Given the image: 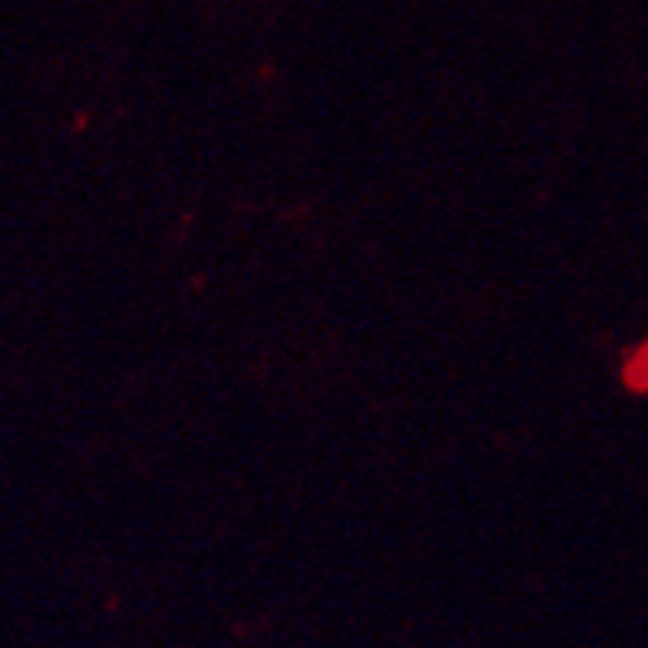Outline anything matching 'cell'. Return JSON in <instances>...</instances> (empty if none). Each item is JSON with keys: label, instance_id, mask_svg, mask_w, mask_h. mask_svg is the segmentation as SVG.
Returning a JSON list of instances; mask_svg holds the SVG:
<instances>
[{"label": "cell", "instance_id": "6da1fadb", "mask_svg": "<svg viewBox=\"0 0 648 648\" xmlns=\"http://www.w3.org/2000/svg\"><path fill=\"white\" fill-rule=\"evenodd\" d=\"M622 384L635 394H648V338L625 358L622 364Z\"/></svg>", "mask_w": 648, "mask_h": 648}]
</instances>
